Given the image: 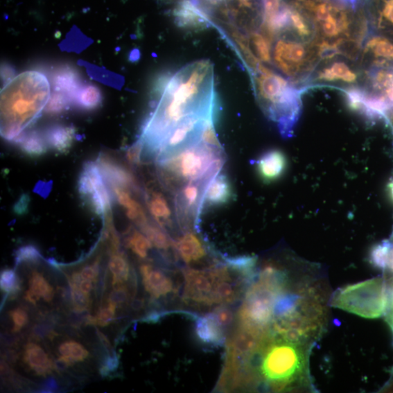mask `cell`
<instances>
[{"label": "cell", "instance_id": "cell-1", "mask_svg": "<svg viewBox=\"0 0 393 393\" xmlns=\"http://www.w3.org/2000/svg\"><path fill=\"white\" fill-rule=\"evenodd\" d=\"M153 110L141 128L144 150L156 156L171 131L189 116L205 113L218 104L213 67L208 60L158 76L152 89Z\"/></svg>", "mask_w": 393, "mask_h": 393}, {"label": "cell", "instance_id": "cell-2", "mask_svg": "<svg viewBox=\"0 0 393 393\" xmlns=\"http://www.w3.org/2000/svg\"><path fill=\"white\" fill-rule=\"evenodd\" d=\"M314 25V42L336 47L342 56L353 42L363 44L369 34L363 0H288Z\"/></svg>", "mask_w": 393, "mask_h": 393}, {"label": "cell", "instance_id": "cell-3", "mask_svg": "<svg viewBox=\"0 0 393 393\" xmlns=\"http://www.w3.org/2000/svg\"><path fill=\"white\" fill-rule=\"evenodd\" d=\"M45 76L27 71L5 85L1 93V136L13 144L39 119L50 98Z\"/></svg>", "mask_w": 393, "mask_h": 393}, {"label": "cell", "instance_id": "cell-4", "mask_svg": "<svg viewBox=\"0 0 393 393\" xmlns=\"http://www.w3.org/2000/svg\"><path fill=\"white\" fill-rule=\"evenodd\" d=\"M307 340H291L270 333L255 353L258 360L255 381L259 378L276 391L307 383Z\"/></svg>", "mask_w": 393, "mask_h": 393}, {"label": "cell", "instance_id": "cell-5", "mask_svg": "<svg viewBox=\"0 0 393 393\" xmlns=\"http://www.w3.org/2000/svg\"><path fill=\"white\" fill-rule=\"evenodd\" d=\"M159 177L175 193L185 184L210 182L225 164L223 150L198 141L156 160Z\"/></svg>", "mask_w": 393, "mask_h": 393}, {"label": "cell", "instance_id": "cell-6", "mask_svg": "<svg viewBox=\"0 0 393 393\" xmlns=\"http://www.w3.org/2000/svg\"><path fill=\"white\" fill-rule=\"evenodd\" d=\"M252 73L262 111L278 125L284 138L290 137L301 115L304 90L263 64Z\"/></svg>", "mask_w": 393, "mask_h": 393}, {"label": "cell", "instance_id": "cell-7", "mask_svg": "<svg viewBox=\"0 0 393 393\" xmlns=\"http://www.w3.org/2000/svg\"><path fill=\"white\" fill-rule=\"evenodd\" d=\"M273 41L272 62L288 80L304 91L320 64L317 46L290 33L281 35Z\"/></svg>", "mask_w": 393, "mask_h": 393}, {"label": "cell", "instance_id": "cell-8", "mask_svg": "<svg viewBox=\"0 0 393 393\" xmlns=\"http://www.w3.org/2000/svg\"><path fill=\"white\" fill-rule=\"evenodd\" d=\"M331 304L363 317L377 318L388 305L385 283L383 279H374L349 286L338 291Z\"/></svg>", "mask_w": 393, "mask_h": 393}, {"label": "cell", "instance_id": "cell-9", "mask_svg": "<svg viewBox=\"0 0 393 393\" xmlns=\"http://www.w3.org/2000/svg\"><path fill=\"white\" fill-rule=\"evenodd\" d=\"M364 78V71L356 62L345 57H336L332 60L320 62L304 87L314 85L336 86L344 90L349 87L361 86Z\"/></svg>", "mask_w": 393, "mask_h": 393}, {"label": "cell", "instance_id": "cell-10", "mask_svg": "<svg viewBox=\"0 0 393 393\" xmlns=\"http://www.w3.org/2000/svg\"><path fill=\"white\" fill-rule=\"evenodd\" d=\"M78 192L92 211L101 218L112 211L114 200L103 174L96 162L84 164L78 180Z\"/></svg>", "mask_w": 393, "mask_h": 393}, {"label": "cell", "instance_id": "cell-11", "mask_svg": "<svg viewBox=\"0 0 393 393\" xmlns=\"http://www.w3.org/2000/svg\"><path fill=\"white\" fill-rule=\"evenodd\" d=\"M358 64L363 70L393 66V40L370 33L364 41Z\"/></svg>", "mask_w": 393, "mask_h": 393}, {"label": "cell", "instance_id": "cell-12", "mask_svg": "<svg viewBox=\"0 0 393 393\" xmlns=\"http://www.w3.org/2000/svg\"><path fill=\"white\" fill-rule=\"evenodd\" d=\"M183 299L186 302L199 307H211L213 305L212 293L214 283L207 270L186 268L183 270Z\"/></svg>", "mask_w": 393, "mask_h": 393}, {"label": "cell", "instance_id": "cell-13", "mask_svg": "<svg viewBox=\"0 0 393 393\" xmlns=\"http://www.w3.org/2000/svg\"><path fill=\"white\" fill-rule=\"evenodd\" d=\"M209 11L202 0H179L173 10V16L180 28L198 31L210 25Z\"/></svg>", "mask_w": 393, "mask_h": 393}, {"label": "cell", "instance_id": "cell-14", "mask_svg": "<svg viewBox=\"0 0 393 393\" xmlns=\"http://www.w3.org/2000/svg\"><path fill=\"white\" fill-rule=\"evenodd\" d=\"M96 162L109 186H118L139 194L141 187L132 172L114 157L101 152Z\"/></svg>", "mask_w": 393, "mask_h": 393}, {"label": "cell", "instance_id": "cell-15", "mask_svg": "<svg viewBox=\"0 0 393 393\" xmlns=\"http://www.w3.org/2000/svg\"><path fill=\"white\" fill-rule=\"evenodd\" d=\"M362 89L393 110V66L364 71Z\"/></svg>", "mask_w": 393, "mask_h": 393}, {"label": "cell", "instance_id": "cell-16", "mask_svg": "<svg viewBox=\"0 0 393 393\" xmlns=\"http://www.w3.org/2000/svg\"><path fill=\"white\" fill-rule=\"evenodd\" d=\"M369 33L393 40V0H363Z\"/></svg>", "mask_w": 393, "mask_h": 393}, {"label": "cell", "instance_id": "cell-17", "mask_svg": "<svg viewBox=\"0 0 393 393\" xmlns=\"http://www.w3.org/2000/svg\"><path fill=\"white\" fill-rule=\"evenodd\" d=\"M234 198L232 186L226 174H217L204 189L199 207V216L204 209L226 205Z\"/></svg>", "mask_w": 393, "mask_h": 393}, {"label": "cell", "instance_id": "cell-18", "mask_svg": "<svg viewBox=\"0 0 393 393\" xmlns=\"http://www.w3.org/2000/svg\"><path fill=\"white\" fill-rule=\"evenodd\" d=\"M51 80L54 91L68 96L72 105L73 100L83 85L78 69L69 64H62L53 70Z\"/></svg>", "mask_w": 393, "mask_h": 393}, {"label": "cell", "instance_id": "cell-19", "mask_svg": "<svg viewBox=\"0 0 393 393\" xmlns=\"http://www.w3.org/2000/svg\"><path fill=\"white\" fill-rule=\"evenodd\" d=\"M195 332L200 343L212 347H221L226 344L225 329L217 322L213 313L197 317Z\"/></svg>", "mask_w": 393, "mask_h": 393}, {"label": "cell", "instance_id": "cell-20", "mask_svg": "<svg viewBox=\"0 0 393 393\" xmlns=\"http://www.w3.org/2000/svg\"><path fill=\"white\" fill-rule=\"evenodd\" d=\"M255 164L261 180L270 183L283 176L287 167V159L281 150H271L262 154Z\"/></svg>", "mask_w": 393, "mask_h": 393}, {"label": "cell", "instance_id": "cell-21", "mask_svg": "<svg viewBox=\"0 0 393 393\" xmlns=\"http://www.w3.org/2000/svg\"><path fill=\"white\" fill-rule=\"evenodd\" d=\"M140 272L144 288L152 298L166 297L173 293V281L163 271L150 264H143L140 267Z\"/></svg>", "mask_w": 393, "mask_h": 393}, {"label": "cell", "instance_id": "cell-22", "mask_svg": "<svg viewBox=\"0 0 393 393\" xmlns=\"http://www.w3.org/2000/svg\"><path fill=\"white\" fill-rule=\"evenodd\" d=\"M42 131L49 150L60 154L68 153L76 138V130L73 125L55 123Z\"/></svg>", "mask_w": 393, "mask_h": 393}, {"label": "cell", "instance_id": "cell-23", "mask_svg": "<svg viewBox=\"0 0 393 393\" xmlns=\"http://www.w3.org/2000/svg\"><path fill=\"white\" fill-rule=\"evenodd\" d=\"M114 200L125 211V214L130 221L141 228L148 224V218L141 204L132 196L128 189L110 186Z\"/></svg>", "mask_w": 393, "mask_h": 393}, {"label": "cell", "instance_id": "cell-24", "mask_svg": "<svg viewBox=\"0 0 393 393\" xmlns=\"http://www.w3.org/2000/svg\"><path fill=\"white\" fill-rule=\"evenodd\" d=\"M173 246L186 264L196 263L207 255L205 246L193 232L184 233L178 241L173 242Z\"/></svg>", "mask_w": 393, "mask_h": 393}, {"label": "cell", "instance_id": "cell-25", "mask_svg": "<svg viewBox=\"0 0 393 393\" xmlns=\"http://www.w3.org/2000/svg\"><path fill=\"white\" fill-rule=\"evenodd\" d=\"M14 145H16L24 155L32 158L44 156L49 150L43 131L38 129L24 132Z\"/></svg>", "mask_w": 393, "mask_h": 393}, {"label": "cell", "instance_id": "cell-26", "mask_svg": "<svg viewBox=\"0 0 393 393\" xmlns=\"http://www.w3.org/2000/svg\"><path fill=\"white\" fill-rule=\"evenodd\" d=\"M24 361L40 376H46L55 369L54 363L39 345L29 343L26 346Z\"/></svg>", "mask_w": 393, "mask_h": 393}, {"label": "cell", "instance_id": "cell-27", "mask_svg": "<svg viewBox=\"0 0 393 393\" xmlns=\"http://www.w3.org/2000/svg\"><path fill=\"white\" fill-rule=\"evenodd\" d=\"M103 102V95L99 87L93 84H83L72 102V107L78 110L90 112L100 108Z\"/></svg>", "mask_w": 393, "mask_h": 393}, {"label": "cell", "instance_id": "cell-28", "mask_svg": "<svg viewBox=\"0 0 393 393\" xmlns=\"http://www.w3.org/2000/svg\"><path fill=\"white\" fill-rule=\"evenodd\" d=\"M54 294L53 288L44 276L37 272H34L29 281V288L26 293V301L35 304L42 297L45 301L50 302L53 300Z\"/></svg>", "mask_w": 393, "mask_h": 393}, {"label": "cell", "instance_id": "cell-29", "mask_svg": "<svg viewBox=\"0 0 393 393\" xmlns=\"http://www.w3.org/2000/svg\"><path fill=\"white\" fill-rule=\"evenodd\" d=\"M145 200L150 214L160 225H168L171 220V210L165 197L159 193H145Z\"/></svg>", "mask_w": 393, "mask_h": 393}, {"label": "cell", "instance_id": "cell-30", "mask_svg": "<svg viewBox=\"0 0 393 393\" xmlns=\"http://www.w3.org/2000/svg\"><path fill=\"white\" fill-rule=\"evenodd\" d=\"M109 267L113 275V286L122 285L131 278L129 262L123 253L113 254L110 261Z\"/></svg>", "mask_w": 393, "mask_h": 393}, {"label": "cell", "instance_id": "cell-31", "mask_svg": "<svg viewBox=\"0 0 393 393\" xmlns=\"http://www.w3.org/2000/svg\"><path fill=\"white\" fill-rule=\"evenodd\" d=\"M250 43L254 54L261 62L272 63V40L263 33L254 31L250 35Z\"/></svg>", "mask_w": 393, "mask_h": 393}, {"label": "cell", "instance_id": "cell-32", "mask_svg": "<svg viewBox=\"0 0 393 393\" xmlns=\"http://www.w3.org/2000/svg\"><path fill=\"white\" fill-rule=\"evenodd\" d=\"M125 244L129 249L141 259L147 258L152 244L143 233L137 230L129 232L125 239Z\"/></svg>", "mask_w": 393, "mask_h": 393}, {"label": "cell", "instance_id": "cell-33", "mask_svg": "<svg viewBox=\"0 0 393 393\" xmlns=\"http://www.w3.org/2000/svg\"><path fill=\"white\" fill-rule=\"evenodd\" d=\"M141 229L156 249L168 251L171 247H174L173 242L161 227L148 223L142 227Z\"/></svg>", "mask_w": 393, "mask_h": 393}, {"label": "cell", "instance_id": "cell-34", "mask_svg": "<svg viewBox=\"0 0 393 393\" xmlns=\"http://www.w3.org/2000/svg\"><path fill=\"white\" fill-rule=\"evenodd\" d=\"M71 107V101L65 94L55 91L53 93L44 108V114L49 116L61 115Z\"/></svg>", "mask_w": 393, "mask_h": 393}, {"label": "cell", "instance_id": "cell-35", "mask_svg": "<svg viewBox=\"0 0 393 393\" xmlns=\"http://www.w3.org/2000/svg\"><path fill=\"white\" fill-rule=\"evenodd\" d=\"M393 244L385 241L375 245L371 252L370 258L373 265L378 269H387L390 254Z\"/></svg>", "mask_w": 393, "mask_h": 393}, {"label": "cell", "instance_id": "cell-36", "mask_svg": "<svg viewBox=\"0 0 393 393\" xmlns=\"http://www.w3.org/2000/svg\"><path fill=\"white\" fill-rule=\"evenodd\" d=\"M58 351L62 356L67 357L75 362H82L89 356V351L80 343L76 341H68L62 343Z\"/></svg>", "mask_w": 393, "mask_h": 393}, {"label": "cell", "instance_id": "cell-37", "mask_svg": "<svg viewBox=\"0 0 393 393\" xmlns=\"http://www.w3.org/2000/svg\"><path fill=\"white\" fill-rule=\"evenodd\" d=\"M0 286H1V290L10 297H17L21 290V283L17 273L10 269L2 272L1 277H0Z\"/></svg>", "mask_w": 393, "mask_h": 393}, {"label": "cell", "instance_id": "cell-38", "mask_svg": "<svg viewBox=\"0 0 393 393\" xmlns=\"http://www.w3.org/2000/svg\"><path fill=\"white\" fill-rule=\"evenodd\" d=\"M71 300L74 311L83 312L89 308L91 299L89 295L74 286H71Z\"/></svg>", "mask_w": 393, "mask_h": 393}, {"label": "cell", "instance_id": "cell-39", "mask_svg": "<svg viewBox=\"0 0 393 393\" xmlns=\"http://www.w3.org/2000/svg\"><path fill=\"white\" fill-rule=\"evenodd\" d=\"M144 155V143L140 137L126 150L127 161L133 166H139L142 164Z\"/></svg>", "mask_w": 393, "mask_h": 393}, {"label": "cell", "instance_id": "cell-40", "mask_svg": "<svg viewBox=\"0 0 393 393\" xmlns=\"http://www.w3.org/2000/svg\"><path fill=\"white\" fill-rule=\"evenodd\" d=\"M40 257L41 255L36 247L32 245H24L16 252V263L19 265L22 262H36Z\"/></svg>", "mask_w": 393, "mask_h": 393}, {"label": "cell", "instance_id": "cell-41", "mask_svg": "<svg viewBox=\"0 0 393 393\" xmlns=\"http://www.w3.org/2000/svg\"><path fill=\"white\" fill-rule=\"evenodd\" d=\"M217 322L224 328H227L234 322V313L226 304H221L213 311Z\"/></svg>", "mask_w": 393, "mask_h": 393}, {"label": "cell", "instance_id": "cell-42", "mask_svg": "<svg viewBox=\"0 0 393 393\" xmlns=\"http://www.w3.org/2000/svg\"><path fill=\"white\" fill-rule=\"evenodd\" d=\"M116 308L115 304L109 302L107 307L101 309L96 316L97 326L105 327L113 322Z\"/></svg>", "mask_w": 393, "mask_h": 393}, {"label": "cell", "instance_id": "cell-43", "mask_svg": "<svg viewBox=\"0 0 393 393\" xmlns=\"http://www.w3.org/2000/svg\"><path fill=\"white\" fill-rule=\"evenodd\" d=\"M10 315L14 324L12 333L19 332L28 322V314L23 309L17 308L12 311L10 312Z\"/></svg>", "mask_w": 393, "mask_h": 393}, {"label": "cell", "instance_id": "cell-44", "mask_svg": "<svg viewBox=\"0 0 393 393\" xmlns=\"http://www.w3.org/2000/svg\"><path fill=\"white\" fill-rule=\"evenodd\" d=\"M129 293L127 288L122 285L115 288L110 294L109 302H111L118 307L119 305L123 304L128 300Z\"/></svg>", "mask_w": 393, "mask_h": 393}, {"label": "cell", "instance_id": "cell-45", "mask_svg": "<svg viewBox=\"0 0 393 393\" xmlns=\"http://www.w3.org/2000/svg\"><path fill=\"white\" fill-rule=\"evenodd\" d=\"M99 261V259H97L91 265H87L82 269L80 273L82 279L96 282L100 270Z\"/></svg>", "mask_w": 393, "mask_h": 393}, {"label": "cell", "instance_id": "cell-46", "mask_svg": "<svg viewBox=\"0 0 393 393\" xmlns=\"http://www.w3.org/2000/svg\"><path fill=\"white\" fill-rule=\"evenodd\" d=\"M1 72L4 85H7L13 78H15V75H16V71H15V69L6 63H4L2 66Z\"/></svg>", "mask_w": 393, "mask_h": 393}, {"label": "cell", "instance_id": "cell-47", "mask_svg": "<svg viewBox=\"0 0 393 393\" xmlns=\"http://www.w3.org/2000/svg\"><path fill=\"white\" fill-rule=\"evenodd\" d=\"M28 197L26 195H22L19 200L15 205L14 210L18 214H23L26 213L28 205Z\"/></svg>", "mask_w": 393, "mask_h": 393}, {"label": "cell", "instance_id": "cell-48", "mask_svg": "<svg viewBox=\"0 0 393 393\" xmlns=\"http://www.w3.org/2000/svg\"><path fill=\"white\" fill-rule=\"evenodd\" d=\"M93 283L94 282L91 281L83 279V281H81L79 288L83 293L89 295V293L94 288Z\"/></svg>", "mask_w": 393, "mask_h": 393}, {"label": "cell", "instance_id": "cell-49", "mask_svg": "<svg viewBox=\"0 0 393 393\" xmlns=\"http://www.w3.org/2000/svg\"><path fill=\"white\" fill-rule=\"evenodd\" d=\"M98 337L102 344L107 348V351H112V345L108 338L105 335L101 332L98 329H96Z\"/></svg>", "mask_w": 393, "mask_h": 393}, {"label": "cell", "instance_id": "cell-50", "mask_svg": "<svg viewBox=\"0 0 393 393\" xmlns=\"http://www.w3.org/2000/svg\"><path fill=\"white\" fill-rule=\"evenodd\" d=\"M387 269H389L391 272H393V245L392 247L390 254Z\"/></svg>", "mask_w": 393, "mask_h": 393}, {"label": "cell", "instance_id": "cell-51", "mask_svg": "<svg viewBox=\"0 0 393 393\" xmlns=\"http://www.w3.org/2000/svg\"><path fill=\"white\" fill-rule=\"evenodd\" d=\"M17 357L16 353L13 352V351H8L6 353V358H7L8 360L11 361V362H14L15 360H16V358Z\"/></svg>", "mask_w": 393, "mask_h": 393}, {"label": "cell", "instance_id": "cell-52", "mask_svg": "<svg viewBox=\"0 0 393 393\" xmlns=\"http://www.w3.org/2000/svg\"><path fill=\"white\" fill-rule=\"evenodd\" d=\"M143 303V302L141 300H135L134 302H133L132 307L134 310H139L142 307Z\"/></svg>", "mask_w": 393, "mask_h": 393}, {"label": "cell", "instance_id": "cell-53", "mask_svg": "<svg viewBox=\"0 0 393 393\" xmlns=\"http://www.w3.org/2000/svg\"><path fill=\"white\" fill-rule=\"evenodd\" d=\"M389 302H390L391 309H392V313H391V315H390V322H391L390 324H391V326L393 327V290H392V292L391 294L390 299H389Z\"/></svg>", "mask_w": 393, "mask_h": 393}, {"label": "cell", "instance_id": "cell-54", "mask_svg": "<svg viewBox=\"0 0 393 393\" xmlns=\"http://www.w3.org/2000/svg\"><path fill=\"white\" fill-rule=\"evenodd\" d=\"M390 194L393 200V182L390 184Z\"/></svg>", "mask_w": 393, "mask_h": 393}]
</instances>
